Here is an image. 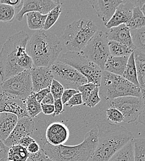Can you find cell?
Here are the masks:
<instances>
[{
	"label": "cell",
	"mask_w": 145,
	"mask_h": 161,
	"mask_svg": "<svg viewBox=\"0 0 145 161\" xmlns=\"http://www.w3.org/2000/svg\"><path fill=\"white\" fill-rule=\"evenodd\" d=\"M30 71L34 93L44 89L50 88L54 79L50 68L33 67Z\"/></svg>",
	"instance_id": "obj_16"
},
{
	"label": "cell",
	"mask_w": 145,
	"mask_h": 161,
	"mask_svg": "<svg viewBox=\"0 0 145 161\" xmlns=\"http://www.w3.org/2000/svg\"><path fill=\"white\" fill-rule=\"evenodd\" d=\"M30 154L25 147L15 144L9 147L7 160L9 161H27Z\"/></svg>",
	"instance_id": "obj_25"
},
{
	"label": "cell",
	"mask_w": 145,
	"mask_h": 161,
	"mask_svg": "<svg viewBox=\"0 0 145 161\" xmlns=\"http://www.w3.org/2000/svg\"><path fill=\"white\" fill-rule=\"evenodd\" d=\"M134 161H145V138H133Z\"/></svg>",
	"instance_id": "obj_33"
},
{
	"label": "cell",
	"mask_w": 145,
	"mask_h": 161,
	"mask_svg": "<svg viewBox=\"0 0 145 161\" xmlns=\"http://www.w3.org/2000/svg\"><path fill=\"white\" fill-rule=\"evenodd\" d=\"M141 98L144 102L145 104V90L141 89Z\"/></svg>",
	"instance_id": "obj_50"
},
{
	"label": "cell",
	"mask_w": 145,
	"mask_h": 161,
	"mask_svg": "<svg viewBox=\"0 0 145 161\" xmlns=\"http://www.w3.org/2000/svg\"><path fill=\"white\" fill-rule=\"evenodd\" d=\"M36 142V140L33 138H32L31 136H25V137H23L22 138H21L20 141L18 142V144H20L22 146L27 148V146L30 144H31L32 142Z\"/></svg>",
	"instance_id": "obj_47"
},
{
	"label": "cell",
	"mask_w": 145,
	"mask_h": 161,
	"mask_svg": "<svg viewBox=\"0 0 145 161\" xmlns=\"http://www.w3.org/2000/svg\"><path fill=\"white\" fill-rule=\"evenodd\" d=\"M23 103L25 105L28 116L30 118H36L41 113V104L36 100L34 93L27 97Z\"/></svg>",
	"instance_id": "obj_29"
},
{
	"label": "cell",
	"mask_w": 145,
	"mask_h": 161,
	"mask_svg": "<svg viewBox=\"0 0 145 161\" xmlns=\"http://www.w3.org/2000/svg\"><path fill=\"white\" fill-rule=\"evenodd\" d=\"M141 9H142V11L145 17V8H141Z\"/></svg>",
	"instance_id": "obj_51"
},
{
	"label": "cell",
	"mask_w": 145,
	"mask_h": 161,
	"mask_svg": "<svg viewBox=\"0 0 145 161\" xmlns=\"http://www.w3.org/2000/svg\"><path fill=\"white\" fill-rule=\"evenodd\" d=\"M62 49L59 38L44 30L36 31L26 46V52L32 60L33 67L50 68L59 59Z\"/></svg>",
	"instance_id": "obj_2"
},
{
	"label": "cell",
	"mask_w": 145,
	"mask_h": 161,
	"mask_svg": "<svg viewBox=\"0 0 145 161\" xmlns=\"http://www.w3.org/2000/svg\"><path fill=\"white\" fill-rule=\"evenodd\" d=\"M134 57L139 86L141 89L145 90V54L135 50Z\"/></svg>",
	"instance_id": "obj_23"
},
{
	"label": "cell",
	"mask_w": 145,
	"mask_h": 161,
	"mask_svg": "<svg viewBox=\"0 0 145 161\" xmlns=\"http://www.w3.org/2000/svg\"><path fill=\"white\" fill-rule=\"evenodd\" d=\"M50 92V88H47V89H44L41 90L39 92H37L36 93H34V96H35V97H36V100L38 102H39L41 103L42 100Z\"/></svg>",
	"instance_id": "obj_45"
},
{
	"label": "cell",
	"mask_w": 145,
	"mask_h": 161,
	"mask_svg": "<svg viewBox=\"0 0 145 161\" xmlns=\"http://www.w3.org/2000/svg\"><path fill=\"white\" fill-rule=\"evenodd\" d=\"M29 40V35L21 31L10 36L3 44L0 51L1 82L24 71L18 66V63L27 55L26 46Z\"/></svg>",
	"instance_id": "obj_4"
},
{
	"label": "cell",
	"mask_w": 145,
	"mask_h": 161,
	"mask_svg": "<svg viewBox=\"0 0 145 161\" xmlns=\"http://www.w3.org/2000/svg\"><path fill=\"white\" fill-rule=\"evenodd\" d=\"M138 120V122H140V123L143 124L144 126H145V105Z\"/></svg>",
	"instance_id": "obj_49"
},
{
	"label": "cell",
	"mask_w": 145,
	"mask_h": 161,
	"mask_svg": "<svg viewBox=\"0 0 145 161\" xmlns=\"http://www.w3.org/2000/svg\"><path fill=\"white\" fill-rule=\"evenodd\" d=\"M142 8H145V3L144 4V5L143 6V7H142Z\"/></svg>",
	"instance_id": "obj_52"
},
{
	"label": "cell",
	"mask_w": 145,
	"mask_h": 161,
	"mask_svg": "<svg viewBox=\"0 0 145 161\" xmlns=\"http://www.w3.org/2000/svg\"><path fill=\"white\" fill-rule=\"evenodd\" d=\"M70 135V130L64 123L60 121H51L46 125L43 145L45 142L53 146L64 145L68 140Z\"/></svg>",
	"instance_id": "obj_12"
},
{
	"label": "cell",
	"mask_w": 145,
	"mask_h": 161,
	"mask_svg": "<svg viewBox=\"0 0 145 161\" xmlns=\"http://www.w3.org/2000/svg\"><path fill=\"white\" fill-rule=\"evenodd\" d=\"M59 4V1L24 0L21 10L16 15V18L18 21H22L24 14L31 12H38L47 15Z\"/></svg>",
	"instance_id": "obj_14"
},
{
	"label": "cell",
	"mask_w": 145,
	"mask_h": 161,
	"mask_svg": "<svg viewBox=\"0 0 145 161\" xmlns=\"http://www.w3.org/2000/svg\"><path fill=\"white\" fill-rule=\"evenodd\" d=\"M2 94L7 98L24 102L32 95V83L30 70H24L20 73L1 82Z\"/></svg>",
	"instance_id": "obj_7"
},
{
	"label": "cell",
	"mask_w": 145,
	"mask_h": 161,
	"mask_svg": "<svg viewBox=\"0 0 145 161\" xmlns=\"http://www.w3.org/2000/svg\"><path fill=\"white\" fill-rule=\"evenodd\" d=\"M135 6V1H124L118 6L112 18L105 25L106 28L110 29L121 24L126 25L131 18Z\"/></svg>",
	"instance_id": "obj_17"
},
{
	"label": "cell",
	"mask_w": 145,
	"mask_h": 161,
	"mask_svg": "<svg viewBox=\"0 0 145 161\" xmlns=\"http://www.w3.org/2000/svg\"><path fill=\"white\" fill-rule=\"evenodd\" d=\"M27 161H53L49 158L44 152L41 149V151L34 155H30Z\"/></svg>",
	"instance_id": "obj_39"
},
{
	"label": "cell",
	"mask_w": 145,
	"mask_h": 161,
	"mask_svg": "<svg viewBox=\"0 0 145 161\" xmlns=\"http://www.w3.org/2000/svg\"><path fill=\"white\" fill-rule=\"evenodd\" d=\"M24 1L22 0H1L0 3L6 4L14 7L15 9L22 8Z\"/></svg>",
	"instance_id": "obj_42"
},
{
	"label": "cell",
	"mask_w": 145,
	"mask_h": 161,
	"mask_svg": "<svg viewBox=\"0 0 145 161\" xmlns=\"http://www.w3.org/2000/svg\"><path fill=\"white\" fill-rule=\"evenodd\" d=\"M122 77L133 84L140 87L137 78V71L134 57V52H133L128 57V62Z\"/></svg>",
	"instance_id": "obj_24"
},
{
	"label": "cell",
	"mask_w": 145,
	"mask_h": 161,
	"mask_svg": "<svg viewBox=\"0 0 145 161\" xmlns=\"http://www.w3.org/2000/svg\"><path fill=\"white\" fill-rule=\"evenodd\" d=\"M109 108L119 110L124 116V121L132 123L138 119L145 103L141 97L125 96L107 102Z\"/></svg>",
	"instance_id": "obj_11"
},
{
	"label": "cell",
	"mask_w": 145,
	"mask_h": 161,
	"mask_svg": "<svg viewBox=\"0 0 145 161\" xmlns=\"http://www.w3.org/2000/svg\"><path fill=\"white\" fill-rule=\"evenodd\" d=\"M130 29L126 24H121L119 26L111 28L107 33L109 41H115L128 47L135 50L133 39L131 36Z\"/></svg>",
	"instance_id": "obj_18"
},
{
	"label": "cell",
	"mask_w": 145,
	"mask_h": 161,
	"mask_svg": "<svg viewBox=\"0 0 145 161\" xmlns=\"http://www.w3.org/2000/svg\"><path fill=\"white\" fill-rule=\"evenodd\" d=\"M110 55L114 57H129L135 50L115 41L109 42Z\"/></svg>",
	"instance_id": "obj_28"
},
{
	"label": "cell",
	"mask_w": 145,
	"mask_h": 161,
	"mask_svg": "<svg viewBox=\"0 0 145 161\" xmlns=\"http://www.w3.org/2000/svg\"><path fill=\"white\" fill-rule=\"evenodd\" d=\"M105 115L107 120L114 124H119L124 121V116L122 113L114 108H108L105 110Z\"/></svg>",
	"instance_id": "obj_34"
},
{
	"label": "cell",
	"mask_w": 145,
	"mask_h": 161,
	"mask_svg": "<svg viewBox=\"0 0 145 161\" xmlns=\"http://www.w3.org/2000/svg\"><path fill=\"white\" fill-rule=\"evenodd\" d=\"M98 142L89 161H109L133 138L132 133L123 126L101 121L97 124Z\"/></svg>",
	"instance_id": "obj_1"
},
{
	"label": "cell",
	"mask_w": 145,
	"mask_h": 161,
	"mask_svg": "<svg viewBox=\"0 0 145 161\" xmlns=\"http://www.w3.org/2000/svg\"><path fill=\"white\" fill-rule=\"evenodd\" d=\"M62 13V4H58L55 8L51 10L47 14L43 30H49L58 20L60 14Z\"/></svg>",
	"instance_id": "obj_32"
},
{
	"label": "cell",
	"mask_w": 145,
	"mask_h": 161,
	"mask_svg": "<svg viewBox=\"0 0 145 161\" xmlns=\"http://www.w3.org/2000/svg\"><path fill=\"white\" fill-rule=\"evenodd\" d=\"M18 120V117L13 114H0V141L4 142L9 137Z\"/></svg>",
	"instance_id": "obj_20"
},
{
	"label": "cell",
	"mask_w": 145,
	"mask_h": 161,
	"mask_svg": "<svg viewBox=\"0 0 145 161\" xmlns=\"http://www.w3.org/2000/svg\"><path fill=\"white\" fill-rule=\"evenodd\" d=\"M99 87H96L90 94L87 102L84 104L89 108H92L96 106L101 101V99L99 97Z\"/></svg>",
	"instance_id": "obj_37"
},
{
	"label": "cell",
	"mask_w": 145,
	"mask_h": 161,
	"mask_svg": "<svg viewBox=\"0 0 145 161\" xmlns=\"http://www.w3.org/2000/svg\"><path fill=\"white\" fill-rule=\"evenodd\" d=\"M27 26L31 30H43L47 15L38 12H31L26 14Z\"/></svg>",
	"instance_id": "obj_26"
},
{
	"label": "cell",
	"mask_w": 145,
	"mask_h": 161,
	"mask_svg": "<svg viewBox=\"0 0 145 161\" xmlns=\"http://www.w3.org/2000/svg\"><path fill=\"white\" fill-rule=\"evenodd\" d=\"M97 31V26L90 19H80L68 24L63 34L67 51L81 52Z\"/></svg>",
	"instance_id": "obj_6"
},
{
	"label": "cell",
	"mask_w": 145,
	"mask_h": 161,
	"mask_svg": "<svg viewBox=\"0 0 145 161\" xmlns=\"http://www.w3.org/2000/svg\"><path fill=\"white\" fill-rule=\"evenodd\" d=\"M130 30H137L145 27V17L141 8L135 6L133 9L131 19L126 24Z\"/></svg>",
	"instance_id": "obj_27"
},
{
	"label": "cell",
	"mask_w": 145,
	"mask_h": 161,
	"mask_svg": "<svg viewBox=\"0 0 145 161\" xmlns=\"http://www.w3.org/2000/svg\"><path fill=\"white\" fill-rule=\"evenodd\" d=\"M58 60L76 69L86 78L88 82L94 83L99 87L103 70L88 60L81 52H67Z\"/></svg>",
	"instance_id": "obj_8"
},
{
	"label": "cell",
	"mask_w": 145,
	"mask_h": 161,
	"mask_svg": "<svg viewBox=\"0 0 145 161\" xmlns=\"http://www.w3.org/2000/svg\"><path fill=\"white\" fill-rule=\"evenodd\" d=\"M53 105H54L55 110H54L53 114L52 116V117L54 118L56 116H59L60 114H62L64 109H63V104L60 99L55 100Z\"/></svg>",
	"instance_id": "obj_41"
},
{
	"label": "cell",
	"mask_w": 145,
	"mask_h": 161,
	"mask_svg": "<svg viewBox=\"0 0 145 161\" xmlns=\"http://www.w3.org/2000/svg\"><path fill=\"white\" fill-rule=\"evenodd\" d=\"M109 161H134L133 138L118 151Z\"/></svg>",
	"instance_id": "obj_22"
},
{
	"label": "cell",
	"mask_w": 145,
	"mask_h": 161,
	"mask_svg": "<svg viewBox=\"0 0 145 161\" xmlns=\"http://www.w3.org/2000/svg\"><path fill=\"white\" fill-rule=\"evenodd\" d=\"M1 113L13 114L18 117V119L25 117H29L23 102L20 103L19 101L9 99L5 97L2 93L0 94V114Z\"/></svg>",
	"instance_id": "obj_19"
},
{
	"label": "cell",
	"mask_w": 145,
	"mask_h": 161,
	"mask_svg": "<svg viewBox=\"0 0 145 161\" xmlns=\"http://www.w3.org/2000/svg\"><path fill=\"white\" fill-rule=\"evenodd\" d=\"M129 57H114L110 55L105 63L103 71L122 76Z\"/></svg>",
	"instance_id": "obj_21"
},
{
	"label": "cell",
	"mask_w": 145,
	"mask_h": 161,
	"mask_svg": "<svg viewBox=\"0 0 145 161\" xmlns=\"http://www.w3.org/2000/svg\"><path fill=\"white\" fill-rule=\"evenodd\" d=\"M130 32L135 50L145 54V27L137 30H131Z\"/></svg>",
	"instance_id": "obj_30"
},
{
	"label": "cell",
	"mask_w": 145,
	"mask_h": 161,
	"mask_svg": "<svg viewBox=\"0 0 145 161\" xmlns=\"http://www.w3.org/2000/svg\"><path fill=\"white\" fill-rule=\"evenodd\" d=\"M50 69L54 80H58L64 89H73L78 91L79 87L88 82L86 78L76 69L59 60L50 67Z\"/></svg>",
	"instance_id": "obj_10"
},
{
	"label": "cell",
	"mask_w": 145,
	"mask_h": 161,
	"mask_svg": "<svg viewBox=\"0 0 145 161\" xmlns=\"http://www.w3.org/2000/svg\"><path fill=\"white\" fill-rule=\"evenodd\" d=\"M79 91L73 89H64L63 91L62 97H61V101L62 102L63 104L65 105L70 99L76 94L78 93Z\"/></svg>",
	"instance_id": "obj_40"
},
{
	"label": "cell",
	"mask_w": 145,
	"mask_h": 161,
	"mask_svg": "<svg viewBox=\"0 0 145 161\" xmlns=\"http://www.w3.org/2000/svg\"><path fill=\"white\" fill-rule=\"evenodd\" d=\"M107 33L97 31L81 52L89 60L104 70V65L110 57Z\"/></svg>",
	"instance_id": "obj_9"
},
{
	"label": "cell",
	"mask_w": 145,
	"mask_h": 161,
	"mask_svg": "<svg viewBox=\"0 0 145 161\" xmlns=\"http://www.w3.org/2000/svg\"><path fill=\"white\" fill-rule=\"evenodd\" d=\"M50 90L54 99L57 100L61 99L64 89L58 80L53 79L50 87Z\"/></svg>",
	"instance_id": "obj_36"
},
{
	"label": "cell",
	"mask_w": 145,
	"mask_h": 161,
	"mask_svg": "<svg viewBox=\"0 0 145 161\" xmlns=\"http://www.w3.org/2000/svg\"><path fill=\"white\" fill-rule=\"evenodd\" d=\"M83 99L81 94L78 92L76 94H75L68 101L65 105L68 107H73L74 106H78L83 105Z\"/></svg>",
	"instance_id": "obj_38"
},
{
	"label": "cell",
	"mask_w": 145,
	"mask_h": 161,
	"mask_svg": "<svg viewBox=\"0 0 145 161\" xmlns=\"http://www.w3.org/2000/svg\"><path fill=\"white\" fill-rule=\"evenodd\" d=\"M98 142V130L94 127L86 133L83 142L78 145L53 146L45 142L41 149L53 161H89Z\"/></svg>",
	"instance_id": "obj_3"
},
{
	"label": "cell",
	"mask_w": 145,
	"mask_h": 161,
	"mask_svg": "<svg viewBox=\"0 0 145 161\" xmlns=\"http://www.w3.org/2000/svg\"><path fill=\"white\" fill-rule=\"evenodd\" d=\"M41 104L42 112L45 115H52L54 113V105H47Z\"/></svg>",
	"instance_id": "obj_46"
},
{
	"label": "cell",
	"mask_w": 145,
	"mask_h": 161,
	"mask_svg": "<svg viewBox=\"0 0 145 161\" xmlns=\"http://www.w3.org/2000/svg\"><path fill=\"white\" fill-rule=\"evenodd\" d=\"M26 149L30 155L36 154L38 153L41 149L39 144L36 141L30 144Z\"/></svg>",
	"instance_id": "obj_43"
},
{
	"label": "cell",
	"mask_w": 145,
	"mask_h": 161,
	"mask_svg": "<svg viewBox=\"0 0 145 161\" xmlns=\"http://www.w3.org/2000/svg\"><path fill=\"white\" fill-rule=\"evenodd\" d=\"M16 18V9L9 5L0 3V21L10 23Z\"/></svg>",
	"instance_id": "obj_31"
},
{
	"label": "cell",
	"mask_w": 145,
	"mask_h": 161,
	"mask_svg": "<svg viewBox=\"0 0 145 161\" xmlns=\"http://www.w3.org/2000/svg\"><path fill=\"white\" fill-rule=\"evenodd\" d=\"M97 87L99 86L94 83L87 82V84H85L78 87V91L81 94L83 104L87 102L91 92Z\"/></svg>",
	"instance_id": "obj_35"
},
{
	"label": "cell",
	"mask_w": 145,
	"mask_h": 161,
	"mask_svg": "<svg viewBox=\"0 0 145 161\" xmlns=\"http://www.w3.org/2000/svg\"><path fill=\"white\" fill-rule=\"evenodd\" d=\"M54 101H55V99H54L53 96L50 92L42 100L41 103H42V104H47V105H53Z\"/></svg>",
	"instance_id": "obj_48"
},
{
	"label": "cell",
	"mask_w": 145,
	"mask_h": 161,
	"mask_svg": "<svg viewBox=\"0 0 145 161\" xmlns=\"http://www.w3.org/2000/svg\"><path fill=\"white\" fill-rule=\"evenodd\" d=\"M8 161V160H7V161Z\"/></svg>",
	"instance_id": "obj_53"
},
{
	"label": "cell",
	"mask_w": 145,
	"mask_h": 161,
	"mask_svg": "<svg viewBox=\"0 0 145 161\" xmlns=\"http://www.w3.org/2000/svg\"><path fill=\"white\" fill-rule=\"evenodd\" d=\"M36 129L35 120L29 117H25L19 119L14 130L9 137L3 142L4 144L9 147L18 144V142L23 137L32 136Z\"/></svg>",
	"instance_id": "obj_13"
},
{
	"label": "cell",
	"mask_w": 145,
	"mask_h": 161,
	"mask_svg": "<svg viewBox=\"0 0 145 161\" xmlns=\"http://www.w3.org/2000/svg\"><path fill=\"white\" fill-rule=\"evenodd\" d=\"M9 147L6 146L3 142L0 141V161H7Z\"/></svg>",
	"instance_id": "obj_44"
},
{
	"label": "cell",
	"mask_w": 145,
	"mask_h": 161,
	"mask_svg": "<svg viewBox=\"0 0 145 161\" xmlns=\"http://www.w3.org/2000/svg\"><path fill=\"white\" fill-rule=\"evenodd\" d=\"M99 97L104 101H112L115 99L135 96L141 97V88L122 76L103 71L101 84L99 87Z\"/></svg>",
	"instance_id": "obj_5"
},
{
	"label": "cell",
	"mask_w": 145,
	"mask_h": 161,
	"mask_svg": "<svg viewBox=\"0 0 145 161\" xmlns=\"http://www.w3.org/2000/svg\"><path fill=\"white\" fill-rule=\"evenodd\" d=\"M124 1V0H92L89 3L105 25L113 16L118 6Z\"/></svg>",
	"instance_id": "obj_15"
}]
</instances>
